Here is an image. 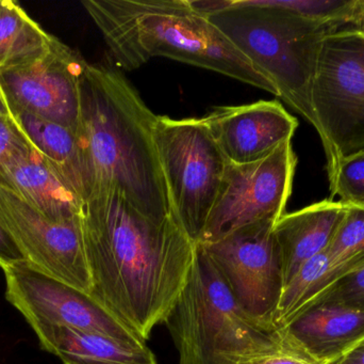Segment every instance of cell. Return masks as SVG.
Wrapping results in <instances>:
<instances>
[{"label":"cell","mask_w":364,"mask_h":364,"mask_svg":"<svg viewBox=\"0 0 364 364\" xmlns=\"http://www.w3.org/2000/svg\"><path fill=\"white\" fill-rule=\"evenodd\" d=\"M157 117L119 68L87 63L75 130L87 201L111 192L153 219L176 215L154 138Z\"/></svg>","instance_id":"7a4b0ae2"},{"label":"cell","mask_w":364,"mask_h":364,"mask_svg":"<svg viewBox=\"0 0 364 364\" xmlns=\"http://www.w3.org/2000/svg\"><path fill=\"white\" fill-rule=\"evenodd\" d=\"M344 276L343 269L333 263L327 251L310 259L284 286L274 326L284 327Z\"/></svg>","instance_id":"ffe728a7"},{"label":"cell","mask_w":364,"mask_h":364,"mask_svg":"<svg viewBox=\"0 0 364 364\" xmlns=\"http://www.w3.org/2000/svg\"><path fill=\"white\" fill-rule=\"evenodd\" d=\"M274 222L237 229L210 243L197 244L215 265L237 305L263 328L274 318L284 288Z\"/></svg>","instance_id":"ba28073f"},{"label":"cell","mask_w":364,"mask_h":364,"mask_svg":"<svg viewBox=\"0 0 364 364\" xmlns=\"http://www.w3.org/2000/svg\"><path fill=\"white\" fill-rule=\"evenodd\" d=\"M154 138L173 209L196 245L218 198L228 160L201 118L158 115Z\"/></svg>","instance_id":"52a82bcc"},{"label":"cell","mask_w":364,"mask_h":364,"mask_svg":"<svg viewBox=\"0 0 364 364\" xmlns=\"http://www.w3.org/2000/svg\"><path fill=\"white\" fill-rule=\"evenodd\" d=\"M2 271L6 301L31 328L53 325L126 341H143L91 294L47 275L30 263L21 261Z\"/></svg>","instance_id":"30bf717a"},{"label":"cell","mask_w":364,"mask_h":364,"mask_svg":"<svg viewBox=\"0 0 364 364\" xmlns=\"http://www.w3.org/2000/svg\"><path fill=\"white\" fill-rule=\"evenodd\" d=\"M311 107L329 181L340 160L364 152V25L342 28L321 40Z\"/></svg>","instance_id":"8992f818"},{"label":"cell","mask_w":364,"mask_h":364,"mask_svg":"<svg viewBox=\"0 0 364 364\" xmlns=\"http://www.w3.org/2000/svg\"><path fill=\"white\" fill-rule=\"evenodd\" d=\"M87 62L57 38L36 59L0 70V89L10 109L31 113L76 130L80 83Z\"/></svg>","instance_id":"7c38bea8"},{"label":"cell","mask_w":364,"mask_h":364,"mask_svg":"<svg viewBox=\"0 0 364 364\" xmlns=\"http://www.w3.org/2000/svg\"><path fill=\"white\" fill-rule=\"evenodd\" d=\"M229 164L245 165L292 141L299 121L277 100L220 106L201 118Z\"/></svg>","instance_id":"4fadbf2b"},{"label":"cell","mask_w":364,"mask_h":364,"mask_svg":"<svg viewBox=\"0 0 364 364\" xmlns=\"http://www.w3.org/2000/svg\"><path fill=\"white\" fill-rule=\"evenodd\" d=\"M331 364H364V341L346 356Z\"/></svg>","instance_id":"4316f807"},{"label":"cell","mask_w":364,"mask_h":364,"mask_svg":"<svg viewBox=\"0 0 364 364\" xmlns=\"http://www.w3.org/2000/svg\"><path fill=\"white\" fill-rule=\"evenodd\" d=\"M55 36L45 31L23 8L0 0V70L21 66L44 55Z\"/></svg>","instance_id":"d6986e66"},{"label":"cell","mask_w":364,"mask_h":364,"mask_svg":"<svg viewBox=\"0 0 364 364\" xmlns=\"http://www.w3.org/2000/svg\"><path fill=\"white\" fill-rule=\"evenodd\" d=\"M33 145L28 140L10 111L0 115V167L15 158L28 155Z\"/></svg>","instance_id":"d4e9b609"},{"label":"cell","mask_w":364,"mask_h":364,"mask_svg":"<svg viewBox=\"0 0 364 364\" xmlns=\"http://www.w3.org/2000/svg\"><path fill=\"white\" fill-rule=\"evenodd\" d=\"M34 149L85 202L87 185L76 134L61 124L9 108Z\"/></svg>","instance_id":"ac0fdd59"},{"label":"cell","mask_w":364,"mask_h":364,"mask_svg":"<svg viewBox=\"0 0 364 364\" xmlns=\"http://www.w3.org/2000/svg\"><path fill=\"white\" fill-rule=\"evenodd\" d=\"M229 364H320L293 343L280 329L255 350L240 355Z\"/></svg>","instance_id":"7402d4cb"},{"label":"cell","mask_w":364,"mask_h":364,"mask_svg":"<svg viewBox=\"0 0 364 364\" xmlns=\"http://www.w3.org/2000/svg\"><path fill=\"white\" fill-rule=\"evenodd\" d=\"M336 301L364 311V266L338 280L314 301Z\"/></svg>","instance_id":"cb8c5ba5"},{"label":"cell","mask_w":364,"mask_h":364,"mask_svg":"<svg viewBox=\"0 0 364 364\" xmlns=\"http://www.w3.org/2000/svg\"><path fill=\"white\" fill-rule=\"evenodd\" d=\"M188 1L275 87L277 96L316 130L311 85L318 45L338 29L272 8L263 0Z\"/></svg>","instance_id":"277c9868"},{"label":"cell","mask_w":364,"mask_h":364,"mask_svg":"<svg viewBox=\"0 0 364 364\" xmlns=\"http://www.w3.org/2000/svg\"><path fill=\"white\" fill-rule=\"evenodd\" d=\"M296 166L292 141L258 162L229 164L197 244L216 241L257 222H277L286 214Z\"/></svg>","instance_id":"9c48e42d"},{"label":"cell","mask_w":364,"mask_h":364,"mask_svg":"<svg viewBox=\"0 0 364 364\" xmlns=\"http://www.w3.org/2000/svg\"><path fill=\"white\" fill-rule=\"evenodd\" d=\"M346 212V205L341 201L327 199L286 213L277 220L273 231L284 286L307 261L327 251Z\"/></svg>","instance_id":"9a60e30c"},{"label":"cell","mask_w":364,"mask_h":364,"mask_svg":"<svg viewBox=\"0 0 364 364\" xmlns=\"http://www.w3.org/2000/svg\"><path fill=\"white\" fill-rule=\"evenodd\" d=\"M9 113L8 104H6V98L2 94L1 89H0V115H6Z\"/></svg>","instance_id":"83f0119b"},{"label":"cell","mask_w":364,"mask_h":364,"mask_svg":"<svg viewBox=\"0 0 364 364\" xmlns=\"http://www.w3.org/2000/svg\"><path fill=\"white\" fill-rule=\"evenodd\" d=\"M80 220L92 296L146 342L183 290L196 245L176 215L153 219L111 192L83 202Z\"/></svg>","instance_id":"6da1fadb"},{"label":"cell","mask_w":364,"mask_h":364,"mask_svg":"<svg viewBox=\"0 0 364 364\" xmlns=\"http://www.w3.org/2000/svg\"><path fill=\"white\" fill-rule=\"evenodd\" d=\"M327 254L346 275L364 266V207L346 205Z\"/></svg>","instance_id":"44dd1931"},{"label":"cell","mask_w":364,"mask_h":364,"mask_svg":"<svg viewBox=\"0 0 364 364\" xmlns=\"http://www.w3.org/2000/svg\"><path fill=\"white\" fill-rule=\"evenodd\" d=\"M0 185L51 219H70L80 215L83 204L80 197L34 147L28 155L0 167Z\"/></svg>","instance_id":"2e32d148"},{"label":"cell","mask_w":364,"mask_h":364,"mask_svg":"<svg viewBox=\"0 0 364 364\" xmlns=\"http://www.w3.org/2000/svg\"><path fill=\"white\" fill-rule=\"evenodd\" d=\"M0 222L16 244L23 261L91 294V274L80 215L70 219H51L0 185Z\"/></svg>","instance_id":"8fae6325"},{"label":"cell","mask_w":364,"mask_h":364,"mask_svg":"<svg viewBox=\"0 0 364 364\" xmlns=\"http://www.w3.org/2000/svg\"><path fill=\"white\" fill-rule=\"evenodd\" d=\"M82 6L119 71L166 57L277 95L275 87L188 0H85Z\"/></svg>","instance_id":"3957f363"},{"label":"cell","mask_w":364,"mask_h":364,"mask_svg":"<svg viewBox=\"0 0 364 364\" xmlns=\"http://www.w3.org/2000/svg\"><path fill=\"white\" fill-rule=\"evenodd\" d=\"M21 261H23L21 251L0 222V267L4 269Z\"/></svg>","instance_id":"484cf974"},{"label":"cell","mask_w":364,"mask_h":364,"mask_svg":"<svg viewBox=\"0 0 364 364\" xmlns=\"http://www.w3.org/2000/svg\"><path fill=\"white\" fill-rule=\"evenodd\" d=\"M328 182L331 200L339 196L346 205L364 207V152L340 160Z\"/></svg>","instance_id":"603a6c76"},{"label":"cell","mask_w":364,"mask_h":364,"mask_svg":"<svg viewBox=\"0 0 364 364\" xmlns=\"http://www.w3.org/2000/svg\"><path fill=\"white\" fill-rule=\"evenodd\" d=\"M41 348L63 364H158L144 341H126L64 326L32 327Z\"/></svg>","instance_id":"e0dca14e"},{"label":"cell","mask_w":364,"mask_h":364,"mask_svg":"<svg viewBox=\"0 0 364 364\" xmlns=\"http://www.w3.org/2000/svg\"><path fill=\"white\" fill-rule=\"evenodd\" d=\"M278 329L316 363L331 364L364 341V311L314 301Z\"/></svg>","instance_id":"5bb4252c"},{"label":"cell","mask_w":364,"mask_h":364,"mask_svg":"<svg viewBox=\"0 0 364 364\" xmlns=\"http://www.w3.org/2000/svg\"><path fill=\"white\" fill-rule=\"evenodd\" d=\"M164 324L178 352V364H229L264 343L275 331L263 328L242 310L197 245L188 281Z\"/></svg>","instance_id":"5b68a950"}]
</instances>
